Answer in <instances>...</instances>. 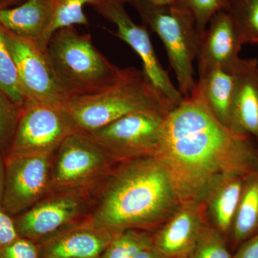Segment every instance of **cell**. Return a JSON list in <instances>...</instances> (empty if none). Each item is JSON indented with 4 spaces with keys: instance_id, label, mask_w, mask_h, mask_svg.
<instances>
[{
    "instance_id": "1",
    "label": "cell",
    "mask_w": 258,
    "mask_h": 258,
    "mask_svg": "<svg viewBox=\"0 0 258 258\" xmlns=\"http://www.w3.org/2000/svg\"><path fill=\"white\" fill-rule=\"evenodd\" d=\"M153 157L169 175L180 204L204 205L223 180L258 170V153L249 137L222 124L195 93L166 115Z\"/></svg>"
},
{
    "instance_id": "2",
    "label": "cell",
    "mask_w": 258,
    "mask_h": 258,
    "mask_svg": "<svg viewBox=\"0 0 258 258\" xmlns=\"http://www.w3.org/2000/svg\"><path fill=\"white\" fill-rule=\"evenodd\" d=\"M180 204L164 168L154 157L116 163L93 195L89 217L117 233L160 227Z\"/></svg>"
},
{
    "instance_id": "3",
    "label": "cell",
    "mask_w": 258,
    "mask_h": 258,
    "mask_svg": "<svg viewBox=\"0 0 258 258\" xmlns=\"http://www.w3.org/2000/svg\"><path fill=\"white\" fill-rule=\"evenodd\" d=\"M143 71L122 69L111 86L86 96L70 97L62 107L73 132L87 134L135 112L168 113L172 109Z\"/></svg>"
},
{
    "instance_id": "4",
    "label": "cell",
    "mask_w": 258,
    "mask_h": 258,
    "mask_svg": "<svg viewBox=\"0 0 258 258\" xmlns=\"http://www.w3.org/2000/svg\"><path fill=\"white\" fill-rule=\"evenodd\" d=\"M57 82L69 98L100 92L118 79L122 69L112 64L93 45L90 35L74 27L57 30L45 49Z\"/></svg>"
},
{
    "instance_id": "5",
    "label": "cell",
    "mask_w": 258,
    "mask_h": 258,
    "mask_svg": "<svg viewBox=\"0 0 258 258\" xmlns=\"http://www.w3.org/2000/svg\"><path fill=\"white\" fill-rule=\"evenodd\" d=\"M131 3L164 44L179 92L184 98L191 96L196 87L193 62L198 57L200 45V35L192 14L178 1L161 6L141 0Z\"/></svg>"
},
{
    "instance_id": "6",
    "label": "cell",
    "mask_w": 258,
    "mask_h": 258,
    "mask_svg": "<svg viewBox=\"0 0 258 258\" xmlns=\"http://www.w3.org/2000/svg\"><path fill=\"white\" fill-rule=\"evenodd\" d=\"M115 164L87 135L72 132L52 154L50 191H76L93 198Z\"/></svg>"
},
{
    "instance_id": "7",
    "label": "cell",
    "mask_w": 258,
    "mask_h": 258,
    "mask_svg": "<svg viewBox=\"0 0 258 258\" xmlns=\"http://www.w3.org/2000/svg\"><path fill=\"white\" fill-rule=\"evenodd\" d=\"M166 114L154 111L135 112L86 135L116 163L152 157L159 147Z\"/></svg>"
},
{
    "instance_id": "8",
    "label": "cell",
    "mask_w": 258,
    "mask_h": 258,
    "mask_svg": "<svg viewBox=\"0 0 258 258\" xmlns=\"http://www.w3.org/2000/svg\"><path fill=\"white\" fill-rule=\"evenodd\" d=\"M93 198L76 191H50L26 212L14 217L19 237L38 242L89 217Z\"/></svg>"
},
{
    "instance_id": "9",
    "label": "cell",
    "mask_w": 258,
    "mask_h": 258,
    "mask_svg": "<svg viewBox=\"0 0 258 258\" xmlns=\"http://www.w3.org/2000/svg\"><path fill=\"white\" fill-rule=\"evenodd\" d=\"M4 32L5 41L18 69L26 105L62 108L69 97L57 82L45 50L37 42Z\"/></svg>"
},
{
    "instance_id": "10",
    "label": "cell",
    "mask_w": 258,
    "mask_h": 258,
    "mask_svg": "<svg viewBox=\"0 0 258 258\" xmlns=\"http://www.w3.org/2000/svg\"><path fill=\"white\" fill-rule=\"evenodd\" d=\"M94 8L114 24L117 30L111 33L128 44L139 55L143 64V72L162 98L172 108L179 104L184 97L159 62L147 29L134 23L118 0H102Z\"/></svg>"
},
{
    "instance_id": "11",
    "label": "cell",
    "mask_w": 258,
    "mask_h": 258,
    "mask_svg": "<svg viewBox=\"0 0 258 258\" xmlns=\"http://www.w3.org/2000/svg\"><path fill=\"white\" fill-rule=\"evenodd\" d=\"M52 154H8L3 210L12 217L18 216L50 191Z\"/></svg>"
},
{
    "instance_id": "12",
    "label": "cell",
    "mask_w": 258,
    "mask_h": 258,
    "mask_svg": "<svg viewBox=\"0 0 258 258\" xmlns=\"http://www.w3.org/2000/svg\"><path fill=\"white\" fill-rule=\"evenodd\" d=\"M72 132L61 108L26 105L20 112L8 154L51 155Z\"/></svg>"
},
{
    "instance_id": "13",
    "label": "cell",
    "mask_w": 258,
    "mask_h": 258,
    "mask_svg": "<svg viewBox=\"0 0 258 258\" xmlns=\"http://www.w3.org/2000/svg\"><path fill=\"white\" fill-rule=\"evenodd\" d=\"M114 235L88 217L37 242L40 258L101 257Z\"/></svg>"
},
{
    "instance_id": "14",
    "label": "cell",
    "mask_w": 258,
    "mask_h": 258,
    "mask_svg": "<svg viewBox=\"0 0 258 258\" xmlns=\"http://www.w3.org/2000/svg\"><path fill=\"white\" fill-rule=\"evenodd\" d=\"M203 204H181L153 234L154 246L165 258H189L208 223Z\"/></svg>"
},
{
    "instance_id": "15",
    "label": "cell",
    "mask_w": 258,
    "mask_h": 258,
    "mask_svg": "<svg viewBox=\"0 0 258 258\" xmlns=\"http://www.w3.org/2000/svg\"><path fill=\"white\" fill-rule=\"evenodd\" d=\"M243 44L228 10H220L210 20L200 37L199 73L222 66H235Z\"/></svg>"
},
{
    "instance_id": "16",
    "label": "cell",
    "mask_w": 258,
    "mask_h": 258,
    "mask_svg": "<svg viewBox=\"0 0 258 258\" xmlns=\"http://www.w3.org/2000/svg\"><path fill=\"white\" fill-rule=\"evenodd\" d=\"M230 128L244 137L258 139L257 59H240L237 64Z\"/></svg>"
},
{
    "instance_id": "17",
    "label": "cell",
    "mask_w": 258,
    "mask_h": 258,
    "mask_svg": "<svg viewBox=\"0 0 258 258\" xmlns=\"http://www.w3.org/2000/svg\"><path fill=\"white\" fill-rule=\"evenodd\" d=\"M238 62L235 66H216L199 73L192 93L200 97L217 120L229 128Z\"/></svg>"
},
{
    "instance_id": "18",
    "label": "cell",
    "mask_w": 258,
    "mask_h": 258,
    "mask_svg": "<svg viewBox=\"0 0 258 258\" xmlns=\"http://www.w3.org/2000/svg\"><path fill=\"white\" fill-rule=\"evenodd\" d=\"M54 0H26L12 9H0V26L16 36L40 43L50 25Z\"/></svg>"
},
{
    "instance_id": "19",
    "label": "cell",
    "mask_w": 258,
    "mask_h": 258,
    "mask_svg": "<svg viewBox=\"0 0 258 258\" xmlns=\"http://www.w3.org/2000/svg\"><path fill=\"white\" fill-rule=\"evenodd\" d=\"M244 179L241 176H230L221 181L212 190L204 203L212 225L221 232L228 240L232 223L243 189Z\"/></svg>"
},
{
    "instance_id": "20",
    "label": "cell",
    "mask_w": 258,
    "mask_h": 258,
    "mask_svg": "<svg viewBox=\"0 0 258 258\" xmlns=\"http://www.w3.org/2000/svg\"><path fill=\"white\" fill-rule=\"evenodd\" d=\"M258 234V170L244 179L243 189L229 239L237 249Z\"/></svg>"
},
{
    "instance_id": "21",
    "label": "cell",
    "mask_w": 258,
    "mask_h": 258,
    "mask_svg": "<svg viewBox=\"0 0 258 258\" xmlns=\"http://www.w3.org/2000/svg\"><path fill=\"white\" fill-rule=\"evenodd\" d=\"M102 0H54L53 10L50 25L39 43L43 50L46 49L50 37L60 29L74 27L75 25H87V17L83 12L86 5H95Z\"/></svg>"
},
{
    "instance_id": "22",
    "label": "cell",
    "mask_w": 258,
    "mask_h": 258,
    "mask_svg": "<svg viewBox=\"0 0 258 258\" xmlns=\"http://www.w3.org/2000/svg\"><path fill=\"white\" fill-rule=\"evenodd\" d=\"M153 245L150 231L128 229L115 234L101 258H132Z\"/></svg>"
},
{
    "instance_id": "23",
    "label": "cell",
    "mask_w": 258,
    "mask_h": 258,
    "mask_svg": "<svg viewBox=\"0 0 258 258\" xmlns=\"http://www.w3.org/2000/svg\"><path fill=\"white\" fill-rule=\"evenodd\" d=\"M0 89L23 109L26 106L27 100L24 95L18 69L11 52L5 41V32L0 26Z\"/></svg>"
},
{
    "instance_id": "24",
    "label": "cell",
    "mask_w": 258,
    "mask_h": 258,
    "mask_svg": "<svg viewBox=\"0 0 258 258\" xmlns=\"http://www.w3.org/2000/svg\"><path fill=\"white\" fill-rule=\"evenodd\" d=\"M225 8L233 19L242 44L258 43V0H227Z\"/></svg>"
},
{
    "instance_id": "25",
    "label": "cell",
    "mask_w": 258,
    "mask_h": 258,
    "mask_svg": "<svg viewBox=\"0 0 258 258\" xmlns=\"http://www.w3.org/2000/svg\"><path fill=\"white\" fill-rule=\"evenodd\" d=\"M227 241L221 232L208 222L189 258H232Z\"/></svg>"
},
{
    "instance_id": "26",
    "label": "cell",
    "mask_w": 258,
    "mask_h": 258,
    "mask_svg": "<svg viewBox=\"0 0 258 258\" xmlns=\"http://www.w3.org/2000/svg\"><path fill=\"white\" fill-rule=\"evenodd\" d=\"M21 109L0 89V147L8 153Z\"/></svg>"
},
{
    "instance_id": "27",
    "label": "cell",
    "mask_w": 258,
    "mask_h": 258,
    "mask_svg": "<svg viewBox=\"0 0 258 258\" xmlns=\"http://www.w3.org/2000/svg\"><path fill=\"white\" fill-rule=\"evenodd\" d=\"M192 14L199 35L202 37L214 15L225 9L227 0H176Z\"/></svg>"
},
{
    "instance_id": "28",
    "label": "cell",
    "mask_w": 258,
    "mask_h": 258,
    "mask_svg": "<svg viewBox=\"0 0 258 258\" xmlns=\"http://www.w3.org/2000/svg\"><path fill=\"white\" fill-rule=\"evenodd\" d=\"M0 258H40L37 242L19 237L0 248Z\"/></svg>"
},
{
    "instance_id": "29",
    "label": "cell",
    "mask_w": 258,
    "mask_h": 258,
    "mask_svg": "<svg viewBox=\"0 0 258 258\" xmlns=\"http://www.w3.org/2000/svg\"><path fill=\"white\" fill-rule=\"evenodd\" d=\"M19 237L14 217L0 210V248L13 242Z\"/></svg>"
},
{
    "instance_id": "30",
    "label": "cell",
    "mask_w": 258,
    "mask_h": 258,
    "mask_svg": "<svg viewBox=\"0 0 258 258\" xmlns=\"http://www.w3.org/2000/svg\"><path fill=\"white\" fill-rule=\"evenodd\" d=\"M232 258H258V234L238 246Z\"/></svg>"
},
{
    "instance_id": "31",
    "label": "cell",
    "mask_w": 258,
    "mask_h": 258,
    "mask_svg": "<svg viewBox=\"0 0 258 258\" xmlns=\"http://www.w3.org/2000/svg\"><path fill=\"white\" fill-rule=\"evenodd\" d=\"M8 153L0 147V210H3V195H4L5 175H6V161Z\"/></svg>"
},
{
    "instance_id": "32",
    "label": "cell",
    "mask_w": 258,
    "mask_h": 258,
    "mask_svg": "<svg viewBox=\"0 0 258 258\" xmlns=\"http://www.w3.org/2000/svg\"><path fill=\"white\" fill-rule=\"evenodd\" d=\"M132 258H165L154 245L141 251Z\"/></svg>"
},
{
    "instance_id": "33",
    "label": "cell",
    "mask_w": 258,
    "mask_h": 258,
    "mask_svg": "<svg viewBox=\"0 0 258 258\" xmlns=\"http://www.w3.org/2000/svg\"><path fill=\"white\" fill-rule=\"evenodd\" d=\"M141 1L149 3V4L156 5V6H161V5L172 4V3H175L176 0H141Z\"/></svg>"
},
{
    "instance_id": "34",
    "label": "cell",
    "mask_w": 258,
    "mask_h": 258,
    "mask_svg": "<svg viewBox=\"0 0 258 258\" xmlns=\"http://www.w3.org/2000/svg\"><path fill=\"white\" fill-rule=\"evenodd\" d=\"M118 1L120 2V3H125V2H132V0H118Z\"/></svg>"
},
{
    "instance_id": "35",
    "label": "cell",
    "mask_w": 258,
    "mask_h": 258,
    "mask_svg": "<svg viewBox=\"0 0 258 258\" xmlns=\"http://www.w3.org/2000/svg\"><path fill=\"white\" fill-rule=\"evenodd\" d=\"M10 1H13V0H10Z\"/></svg>"
},
{
    "instance_id": "36",
    "label": "cell",
    "mask_w": 258,
    "mask_h": 258,
    "mask_svg": "<svg viewBox=\"0 0 258 258\" xmlns=\"http://www.w3.org/2000/svg\"><path fill=\"white\" fill-rule=\"evenodd\" d=\"M98 258H101V257H98Z\"/></svg>"
}]
</instances>
